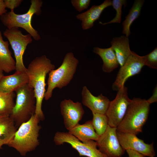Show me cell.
I'll use <instances>...</instances> for the list:
<instances>
[{
    "mask_svg": "<svg viewBox=\"0 0 157 157\" xmlns=\"http://www.w3.org/2000/svg\"><path fill=\"white\" fill-rule=\"evenodd\" d=\"M125 0H113L112 1V5L116 11V14L115 17L110 21L103 23L99 22V23L105 25L110 23H120L121 20V16L122 13V7L123 5H125L126 3Z\"/></svg>",
    "mask_w": 157,
    "mask_h": 157,
    "instance_id": "obj_25",
    "label": "cell"
},
{
    "mask_svg": "<svg viewBox=\"0 0 157 157\" xmlns=\"http://www.w3.org/2000/svg\"><path fill=\"white\" fill-rule=\"evenodd\" d=\"M68 132L81 142L88 140L96 141L99 137L93 128L92 120L87 121L82 124H78Z\"/></svg>",
    "mask_w": 157,
    "mask_h": 157,
    "instance_id": "obj_20",
    "label": "cell"
},
{
    "mask_svg": "<svg viewBox=\"0 0 157 157\" xmlns=\"http://www.w3.org/2000/svg\"><path fill=\"white\" fill-rule=\"evenodd\" d=\"M112 5V1L106 0L99 5H94L87 11L78 14L76 18L81 22V27L83 30L90 29L93 26L94 22L99 17L103 10Z\"/></svg>",
    "mask_w": 157,
    "mask_h": 157,
    "instance_id": "obj_16",
    "label": "cell"
},
{
    "mask_svg": "<svg viewBox=\"0 0 157 157\" xmlns=\"http://www.w3.org/2000/svg\"><path fill=\"white\" fill-rule=\"evenodd\" d=\"M28 11L22 14H17L14 11L6 12L0 16L1 22L7 28L13 27H21L25 30L35 40L40 39L38 32L32 26V19L34 14L40 15L43 2L40 0H31Z\"/></svg>",
    "mask_w": 157,
    "mask_h": 157,
    "instance_id": "obj_6",
    "label": "cell"
},
{
    "mask_svg": "<svg viewBox=\"0 0 157 157\" xmlns=\"http://www.w3.org/2000/svg\"><path fill=\"white\" fill-rule=\"evenodd\" d=\"M145 65L155 69H157V47L148 54L144 56Z\"/></svg>",
    "mask_w": 157,
    "mask_h": 157,
    "instance_id": "obj_26",
    "label": "cell"
},
{
    "mask_svg": "<svg viewBox=\"0 0 157 157\" xmlns=\"http://www.w3.org/2000/svg\"><path fill=\"white\" fill-rule=\"evenodd\" d=\"M92 113V125L96 133L99 136L105 132L109 125L108 118L106 114Z\"/></svg>",
    "mask_w": 157,
    "mask_h": 157,
    "instance_id": "obj_24",
    "label": "cell"
},
{
    "mask_svg": "<svg viewBox=\"0 0 157 157\" xmlns=\"http://www.w3.org/2000/svg\"><path fill=\"white\" fill-rule=\"evenodd\" d=\"M147 101L150 104L157 102V86L153 90V94L152 96L148 99L147 100Z\"/></svg>",
    "mask_w": 157,
    "mask_h": 157,
    "instance_id": "obj_29",
    "label": "cell"
},
{
    "mask_svg": "<svg viewBox=\"0 0 157 157\" xmlns=\"http://www.w3.org/2000/svg\"><path fill=\"white\" fill-rule=\"evenodd\" d=\"M93 51L101 58L103 64L102 69L106 73H110L117 68L119 65L115 53L112 48H93Z\"/></svg>",
    "mask_w": 157,
    "mask_h": 157,
    "instance_id": "obj_18",
    "label": "cell"
},
{
    "mask_svg": "<svg viewBox=\"0 0 157 157\" xmlns=\"http://www.w3.org/2000/svg\"><path fill=\"white\" fill-rule=\"evenodd\" d=\"M16 131L15 123L10 116L0 115V141L9 142Z\"/></svg>",
    "mask_w": 157,
    "mask_h": 157,
    "instance_id": "obj_21",
    "label": "cell"
},
{
    "mask_svg": "<svg viewBox=\"0 0 157 157\" xmlns=\"http://www.w3.org/2000/svg\"><path fill=\"white\" fill-rule=\"evenodd\" d=\"M150 105L145 99L134 97L131 99L117 131L136 135L142 132L148 118Z\"/></svg>",
    "mask_w": 157,
    "mask_h": 157,
    "instance_id": "obj_3",
    "label": "cell"
},
{
    "mask_svg": "<svg viewBox=\"0 0 157 157\" xmlns=\"http://www.w3.org/2000/svg\"><path fill=\"white\" fill-rule=\"evenodd\" d=\"M127 90L124 86L117 91L115 99L110 101L106 114L110 127L117 128L125 115L131 100L128 97Z\"/></svg>",
    "mask_w": 157,
    "mask_h": 157,
    "instance_id": "obj_9",
    "label": "cell"
},
{
    "mask_svg": "<svg viewBox=\"0 0 157 157\" xmlns=\"http://www.w3.org/2000/svg\"><path fill=\"white\" fill-rule=\"evenodd\" d=\"M82 102L89 108L92 113L105 114L110 101L102 94L97 96L93 95L86 86H84L82 92Z\"/></svg>",
    "mask_w": 157,
    "mask_h": 157,
    "instance_id": "obj_14",
    "label": "cell"
},
{
    "mask_svg": "<svg viewBox=\"0 0 157 157\" xmlns=\"http://www.w3.org/2000/svg\"><path fill=\"white\" fill-rule=\"evenodd\" d=\"M126 151L129 157H145L142 154L132 150L127 149Z\"/></svg>",
    "mask_w": 157,
    "mask_h": 157,
    "instance_id": "obj_30",
    "label": "cell"
},
{
    "mask_svg": "<svg viewBox=\"0 0 157 157\" xmlns=\"http://www.w3.org/2000/svg\"><path fill=\"white\" fill-rule=\"evenodd\" d=\"M14 92L10 93L0 92V115L10 116L15 105Z\"/></svg>",
    "mask_w": 157,
    "mask_h": 157,
    "instance_id": "obj_23",
    "label": "cell"
},
{
    "mask_svg": "<svg viewBox=\"0 0 157 157\" xmlns=\"http://www.w3.org/2000/svg\"><path fill=\"white\" fill-rule=\"evenodd\" d=\"M60 107L65 127L68 131L78 124L84 113L81 103L74 102L70 99L62 101Z\"/></svg>",
    "mask_w": 157,
    "mask_h": 157,
    "instance_id": "obj_13",
    "label": "cell"
},
{
    "mask_svg": "<svg viewBox=\"0 0 157 157\" xmlns=\"http://www.w3.org/2000/svg\"><path fill=\"white\" fill-rule=\"evenodd\" d=\"M28 78L26 72H15L12 75L3 76L0 80V92L10 93L28 84Z\"/></svg>",
    "mask_w": 157,
    "mask_h": 157,
    "instance_id": "obj_15",
    "label": "cell"
},
{
    "mask_svg": "<svg viewBox=\"0 0 157 157\" xmlns=\"http://www.w3.org/2000/svg\"><path fill=\"white\" fill-rule=\"evenodd\" d=\"M3 71L0 67V80L2 77L4 76L3 74Z\"/></svg>",
    "mask_w": 157,
    "mask_h": 157,
    "instance_id": "obj_33",
    "label": "cell"
},
{
    "mask_svg": "<svg viewBox=\"0 0 157 157\" xmlns=\"http://www.w3.org/2000/svg\"><path fill=\"white\" fill-rule=\"evenodd\" d=\"M8 142L5 141H0V149H1L2 146L4 144H7Z\"/></svg>",
    "mask_w": 157,
    "mask_h": 157,
    "instance_id": "obj_32",
    "label": "cell"
},
{
    "mask_svg": "<svg viewBox=\"0 0 157 157\" xmlns=\"http://www.w3.org/2000/svg\"><path fill=\"white\" fill-rule=\"evenodd\" d=\"M144 65L143 56H140L132 51L117 75L112 86L113 90L117 91L122 88L124 86L126 80L130 77L139 73Z\"/></svg>",
    "mask_w": 157,
    "mask_h": 157,
    "instance_id": "obj_10",
    "label": "cell"
},
{
    "mask_svg": "<svg viewBox=\"0 0 157 157\" xmlns=\"http://www.w3.org/2000/svg\"><path fill=\"white\" fill-rule=\"evenodd\" d=\"M16 98L10 117L16 126L28 121L35 112L36 99L34 89L28 84L17 89Z\"/></svg>",
    "mask_w": 157,
    "mask_h": 157,
    "instance_id": "obj_5",
    "label": "cell"
},
{
    "mask_svg": "<svg viewBox=\"0 0 157 157\" xmlns=\"http://www.w3.org/2000/svg\"><path fill=\"white\" fill-rule=\"evenodd\" d=\"M53 141L57 145L63 144L65 143L69 144L77 151L80 156L108 157L97 148L96 142L92 140L81 142L68 132H57L54 136Z\"/></svg>",
    "mask_w": 157,
    "mask_h": 157,
    "instance_id": "obj_8",
    "label": "cell"
},
{
    "mask_svg": "<svg viewBox=\"0 0 157 157\" xmlns=\"http://www.w3.org/2000/svg\"><path fill=\"white\" fill-rule=\"evenodd\" d=\"M79 63L72 52L65 55L63 63L57 69L51 70L49 73L47 81L48 87L44 98L48 100L52 97L53 90L61 89L69 84L73 78Z\"/></svg>",
    "mask_w": 157,
    "mask_h": 157,
    "instance_id": "obj_4",
    "label": "cell"
},
{
    "mask_svg": "<svg viewBox=\"0 0 157 157\" xmlns=\"http://www.w3.org/2000/svg\"><path fill=\"white\" fill-rule=\"evenodd\" d=\"M117 134L120 145L126 151L132 150L144 155L145 157H154L156 153L154 142L150 144L145 143L133 134L117 131Z\"/></svg>",
    "mask_w": 157,
    "mask_h": 157,
    "instance_id": "obj_12",
    "label": "cell"
},
{
    "mask_svg": "<svg viewBox=\"0 0 157 157\" xmlns=\"http://www.w3.org/2000/svg\"><path fill=\"white\" fill-rule=\"evenodd\" d=\"M4 0H0V16L7 12Z\"/></svg>",
    "mask_w": 157,
    "mask_h": 157,
    "instance_id": "obj_31",
    "label": "cell"
},
{
    "mask_svg": "<svg viewBox=\"0 0 157 157\" xmlns=\"http://www.w3.org/2000/svg\"><path fill=\"white\" fill-rule=\"evenodd\" d=\"M39 119L34 114L17 130L13 138L7 143L22 156L36 149L39 144V132L41 128Z\"/></svg>",
    "mask_w": 157,
    "mask_h": 157,
    "instance_id": "obj_2",
    "label": "cell"
},
{
    "mask_svg": "<svg viewBox=\"0 0 157 157\" xmlns=\"http://www.w3.org/2000/svg\"><path fill=\"white\" fill-rule=\"evenodd\" d=\"M111 47L114 51L120 67L124 64L131 54L128 37L122 36L113 39L111 42Z\"/></svg>",
    "mask_w": 157,
    "mask_h": 157,
    "instance_id": "obj_17",
    "label": "cell"
},
{
    "mask_svg": "<svg viewBox=\"0 0 157 157\" xmlns=\"http://www.w3.org/2000/svg\"><path fill=\"white\" fill-rule=\"evenodd\" d=\"M55 66L46 56L36 57L29 64L26 71L28 78V85L33 88L36 99L34 114L40 120L44 119L42 104L46 92L45 79L47 74Z\"/></svg>",
    "mask_w": 157,
    "mask_h": 157,
    "instance_id": "obj_1",
    "label": "cell"
},
{
    "mask_svg": "<svg viewBox=\"0 0 157 157\" xmlns=\"http://www.w3.org/2000/svg\"><path fill=\"white\" fill-rule=\"evenodd\" d=\"M22 0H4L6 8L10 9L11 11H14V9L19 6L22 1Z\"/></svg>",
    "mask_w": 157,
    "mask_h": 157,
    "instance_id": "obj_28",
    "label": "cell"
},
{
    "mask_svg": "<svg viewBox=\"0 0 157 157\" xmlns=\"http://www.w3.org/2000/svg\"><path fill=\"white\" fill-rule=\"evenodd\" d=\"M143 0H135L129 14L122 23V33L128 37L131 34L130 27L133 22L140 15L142 8L144 2Z\"/></svg>",
    "mask_w": 157,
    "mask_h": 157,
    "instance_id": "obj_22",
    "label": "cell"
},
{
    "mask_svg": "<svg viewBox=\"0 0 157 157\" xmlns=\"http://www.w3.org/2000/svg\"><path fill=\"white\" fill-rule=\"evenodd\" d=\"M90 1V0H72L71 1L72 6L79 12L87 9Z\"/></svg>",
    "mask_w": 157,
    "mask_h": 157,
    "instance_id": "obj_27",
    "label": "cell"
},
{
    "mask_svg": "<svg viewBox=\"0 0 157 157\" xmlns=\"http://www.w3.org/2000/svg\"><path fill=\"white\" fill-rule=\"evenodd\" d=\"M117 128L109 125L105 132L96 141L98 149L108 157H121L125 151L117 134Z\"/></svg>",
    "mask_w": 157,
    "mask_h": 157,
    "instance_id": "obj_11",
    "label": "cell"
},
{
    "mask_svg": "<svg viewBox=\"0 0 157 157\" xmlns=\"http://www.w3.org/2000/svg\"><path fill=\"white\" fill-rule=\"evenodd\" d=\"M3 34L13 51L15 58L16 71L26 72L27 68L23 63V56L27 45L33 41L32 36L29 34L24 35L17 27L7 28Z\"/></svg>",
    "mask_w": 157,
    "mask_h": 157,
    "instance_id": "obj_7",
    "label": "cell"
},
{
    "mask_svg": "<svg viewBox=\"0 0 157 157\" xmlns=\"http://www.w3.org/2000/svg\"><path fill=\"white\" fill-rule=\"evenodd\" d=\"M9 46V42L3 40L0 31V67L3 72L7 73L15 70L16 65Z\"/></svg>",
    "mask_w": 157,
    "mask_h": 157,
    "instance_id": "obj_19",
    "label": "cell"
}]
</instances>
